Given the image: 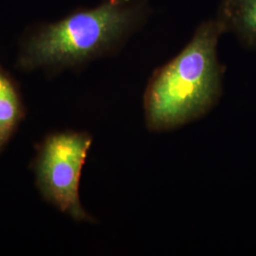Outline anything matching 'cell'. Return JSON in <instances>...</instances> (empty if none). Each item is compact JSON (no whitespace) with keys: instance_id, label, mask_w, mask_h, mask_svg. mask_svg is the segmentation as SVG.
Here are the masks:
<instances>
[{"instance_id":"cell-1","label":"cell","mask_w":256,"mask_h":256,"mask_svg":"<svg viewBox=\"0 0 256 256\" xmlns=\"http://www.w3.org/2000/svg\"><path fill=\"white\" fill-rule=\"evenodd\" d=\"M153 12L152 0H102L60 20L32 24L21 38L16 66L55 72L116 54L144 30Z\"/></svg>"},{"instance_id":"cell-2","label":"cell","mask_w":256,"mask_h":256,"mask_svg":"<svg viewBox=\"0 0 256 256\" xmlns=\"http://www.w3.org/2000/svg\"><path fill=\"white\" fill-rule=\"evenodd\" d=\"M224 34L216 19L203 21L182 50L153 72L144 96L149 131L182 128L200 119L218 104L226 70L218 57Z\"/></svg>"},{"instance_id":"cell-3","label":"cell","mask_w":256,"mask_h":256,"mask_svg":"<svg viewBox=\"0 0 256 256\" xmlns=\"http://www.w3.org/2000/svg\"><path fill=\"white\" fill-rule=\"evenodd\" d=\"M93 138L84 132L66 131L46 138L37 158V186L46 200L79 222L93 218L82 208L79 188L82 167Z\"/></svg>"},{"instance_id":"cell-4","label":"cell","mask_w":256,"mask_h":256,"mask_svg":"<svg viewBox=\"0 0 256 256\" xmlns=\"http://www.w3.org/2000/svg\"><path fill=\"white\" fill-rule=\"evenodd\" d=\"M214 18L245 48L256 50V0H220Z\"/></svg>"},{"instance_id":"cell-5","label":"cell","mask_w":256,"mask_h":256,"mask_svg":"<svg viewBox=\"0 0 256 256\" xmlns=\"http://www.w3.org/2000/svg\"><path fill=\"white\" fill-rule=\"evenodd\" d=\"M24 117L18 86L0 64V151L8 144Z\"/></svg>"}]
</instances>
